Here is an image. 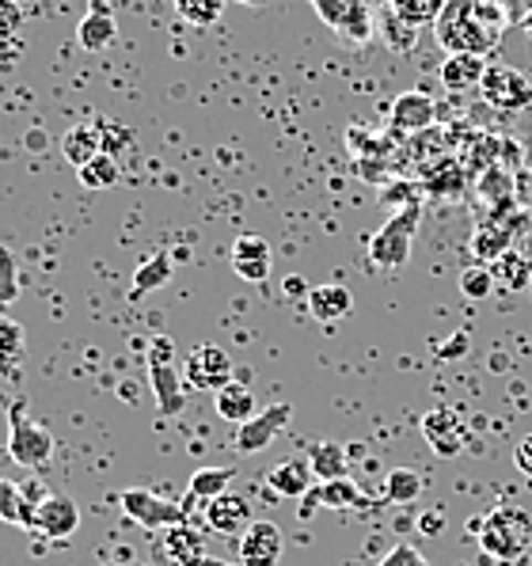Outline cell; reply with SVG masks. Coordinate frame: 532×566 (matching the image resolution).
<instances>
[{"instance_id":"cell-1","label":"cell","mask_w":532,"mask_h":566,"mask_svg":"<svg viewBox=\"0 0 532 566\" xmlns=\"http://www.w3.org/2000/svg\"><path fill=\"white\" fill-rule=\"evenodd\" d=\"M505 34V8L499 0H445L438 20H434V39L445 54H476L487 57L499 50Z\"/></svg>"},{"instance_id":"cell-2","label":"cell","mask_w":532,"mask_h":566,"mask_svg":"<svg viewBox=\"0 0 532 566\" xmlns=\"http://www.w3.org/2000/svg\"><path fill=\"white\" fill-rule=\"evenodd\" d=\"M483 555L499 563H518L532 547V513L521 506H494L487 517L472 521Z\"/></svg>"},{"instance_id":"cell-3","label":"cell","mask_w":532,"mask_h":566,"mask_svg":"<svg viewBox=\"0 0 532 566\" xmlns=\"http://www.w3.org/2000/svg\"><path fill=\"white\" fill-rule=\"evenodd\" d=\"M423 221V209L415 202L404 206L396 217H388L385 229H377L369 240H365V255L377 270H399L411 259V240H415V229Z\"/></svg>"},{"instance_id":"cell-4","label":"cell","mask_w":532,"mask_h":566,"mask_svg":"<svg viewBox=\"0 0 532 566\" xmlns=\"http://www.w3.org/2000/svg\"><path fill=\"white\" fill-rule=\"evenodd\" d=\"M8 457L20 468H28V472L46 468L50 460H54V433H50L46 426L31 422L23 399H15V403L8 407Z\"/></svg>"},{"instance_id":"cell-5","label":"cell","mask_w":532,"mask_h":566,"mask_svg":"<svg viewBox=\"0 0 532 566\" xmlns=\"http://www.w3.org/2000/svg\"><path fill=\"white\" fill-rule=\"evenodd\" d=\"M118 506L129 521H137V525L148 528V533H156V528L187 525V506H182V502H171V499H164V494L142 491V486L122 491Z\"/></svg>"},{"instance_id":"cell-6","label":"cell","mask_w":532,"mask_h":566,"mask_svg":"<svg viewBox=\"0 0 532 566\" xmlns=\"http://www.w3.org/2000/svg\"><path fill=\"white\" fill-rule=\"evenodd\" d=\"M182 380L195 391H221L232 385V358L213 343H202L182 358Z\"/></svg>"},{"instance_id":"cell-7","label":"cell","mask_w":532,"mask_h":566,"mask_svg":"<svg viewBox=\"0 0 532 566\" xmlns=\"http://www.w3.org/2000/svg\"><path fill=\"white\" fill-rule=\"evenodd\" d=\"M479 95L499 111H521L532 103V84L525 73L510 65H487L483 81H479Z\"/></svg>"},{"instance_id":"cell-8","label":"cell","mask_w":532,"mask_h":566,"mask_svg":"<svg viewBox=\"0 0 532 566\" xmlns=\"http://www.w3.org/2000/svg\"><path fill=\"white\" fill-rule=\"evenodd\" d=\"M282 552H285V533L274 521H251L237 536L240 566H278L282 563Z\"/></svg>"},{"instance_id":"cell-9","label":"cell","mask_w":532,"mask_h":566,"mask_svg":"<svg viewBox=\"0 0 532 566\" xmlns=\"http://www.w3.org/2000/svg\"><path fill=\"white\" fill-rule=\"evenodd\" d=\"M290 418H293V403H270L255 418H251V422L237 426V438H232V446H237L240 457H255V452H263L270 441L285 430V422H290Z\"/></svg>"},{"instance_id":"cell-10","label":"cell","mask_w":532,"mask_h":566,"mask_svg":"<svg viewBox=\"0 0 532 566\" xmlns=\"http://www.w3.org/2000/svg\"><path fill=\"white\" fill-rule=\"evenodd\" d=\"M423 438L438 457L452 460L468 449V426L460 422V415L449 411V407H434V411L423 415Z\"/></svg>"},{"instance_id":"cell-11","label":"cell","mask_w":532,"mask_h":566,"mask_svg":"<svg viewBox=\"0 0 532 566\" xmlns=\"http://www.w3.org/2000/svg\"><path fill=\"white\" fill-rule=\"evenodd\" d=\"M31 528L46 539H69L81 528V506H76L69 494H46L34 510Z\"/></svg>"},{"instance_id":"cell-12","label":"cell","mask_w":532,"mask_h":566,"mask_svg":"<svg viewBox=\"0 0 532 566\" xmlns=\"http://www.w3.org/2000/svg\"><path fill=\"white\" fill-rule=\"evenodd\" d=\"M206 528H213V533H221V536H240L243 528L251 525V502L243 499V494H232V491H225V494H217V499H209L206 502Z\"/></svg>"},{"instance_id":"cell-13","label":"cell","mask_w":532,"mask_h":566,"mask_svg":"<svg viewBox=\"0 0 532 566\" xmlns=\"http://www.w3.org/2000/svg\"><path fill=\"white\" fill-rule=\"evenodd\" d=\"M148 385L160 418H176L182 411V369L176 361H148Z\"/></svg>"},{"instance_id":"cell-14","label":"cell","mask_w":532,"mask_h":566,"mask_svg":"<svg viewBox=\"0 0 532 566\" xmlns=\"http://www.w3.org/2000/svg\"><path fill=\"white\" fill-rule=\"evenodd\" d=\"M392 115V126L399 129V134H423L426 126H434V118H438V107H434V99L426 92H404L396 95V103L388 107Z\"/></svg>"},{"instance_id":"cell-15","label":"cell","mask_w":532,"mask_h":566,"mask_svg":"<svg viewBox=\"0 0 532 566\" xmlns=\"http://www.w3.org/2000/svg\"><path fill=\"white\" fill-rule=\"evenodd\" d=\"M304 301H309V316L316 319V324H324V327H335L338 319H346V316H351V308H354L351 290H346V285H335V282L312 285V293Z\"/></svg>"},{"instance_id":"cell-16","label":"cell","mask_w":532,"mask_h":566,"mask_svg":"<svg viewBox=\"0 0 532 566\" xmlns=\"http://www.w3.org/2000/svg\"><path fill=\"white\" fill-rule=\"evenodd\" d=\"M232 270L243 282H267L270 277V243L255 232L232 243Z\"/></svg>"},{"instance_id":"cell-17","label":"cell","mask_w":532,"mask_h":566,"mask_svg":"<svg viewBox=\"0 0 532 566\" xmlns=\"http://www.w3.org/2000/svg\"><path fill=\"white\" fill-rule=\"evenodd\" d=\"M312 468H309V460H301V457H293V460H282V464H274L267 472V486L278 494V499H309V491L316 483H312Z\"/></svg>"},{"instance_id":"cell-18","label":"cell","mask_w":532,"mask_h":566,"mask_svg":"<svg viewBox=\"0 0 532 566\" xmlns=\"http://www.w3.org/2000/svg\"><path fill=\"white\" fill-rule=\"evenodd\" d=\"M103 153V129L92 126V122H76L61 134V156H65L73 168H84L88 160Z\"/></svg>"},{"instance_id":"cell-19","label":"cell","mask_w":532,"mask_h":566,"mask_svg":"<svg viewBox=\"0 0 532 566\" xmlns=\"http://www.w3.org/2000/svg\"><path fill=\"white\" fill-rule=\"evenodd\" d=\"M483 73H487V61L476 54H449L441 61V84L449 92H468V88L479 92Z\"/></svg>"},{"instance_id":"cell-20","label":"cell","mask_w":532,"mask_h":566,"mask_svg":"<svg viewBox=\"0 0 532 566\" xmlns=\"http://www.w3.org/2000/svg\"><path fill=\"white\" fill-rule=\"evenodd\" d=\"M491 274H494V285L505 293H521V290H532V259L525 251H505L491 263Z\"/></svg>"},{"instance_id":"cell-21","label":"cell","mask_w":532,"mask_h":566,"mask_svg":"<svg viewBox=\"0 0 532 566\" xmlns=\"http://www.w3.org/2000/svg\"><path fill=\"white\" fill-rule=\"evenodd\" d=\"M217 415L225 418V422H251V418L259 415V403H255V391H251L248 385H225L221 391H217Z\"/></svg>"},{"instance_id":"cell-22","label":"cell","mask_w":532,"mask_h":566,"mask_svg":"<svg viewBox=\"0 0 532 566\" xmlns=\"http://www.w3.org/2000/svg\"><path fill=\"white\" fill-rule=\"evenodd\" d=\"M164 555H168L171 563H179V566H198L206 559L202 536H198L190 525L168 528V536H164Z\"/></svg>"},{"instance_id":"cell-23","label":"cell","mask_w":532,"mask_h":566,"mask_svg":"<svg viewBox=\"0 0 532 566\" xmlns=\"http://www.w3.org/2000/svg\"><path fill=\"white\" fill-rule=\"evenodd\" d=\"M309 468L320 483H331V479H343L346 475V449L338 441H316L309 449Z\"/></svg>"},{"instance_id":"cell-24","label":"cell","mask_w":532,"mask_h":566,"mask_svg":"<svg viewBox=\"0 0 532 566\" xmlns=\"http://www.w3.org/2000/svg\"><path fill=\"white\" fill-rule=\"evenodd\" d=\"M309 502H320V506H335V510H351V506H362V491L351 475L343 479H331V483H316L309 491Z\"/></svg>"},{"instance_id":"cell-25","label":"cell","mask_w":532,"mask_h":566,"mask_svg":"<svg viewBox=\"0 0 532 566\" xmlns=\"http://www.w3.org/2000/svg\"><path fill=\"white\" fill-rule=\"evenodd\" d=\"M168 277H171V255L168 251H156L153 259H145V263L134 270V290H129V301H142L148 290H160Z\"/></svg>"},{"instance_id":"cell-26","label":"cell","mask_w":532,"mask_h":566,"mask_svg":"<svg viewBox=\"0 0 532 566\" xmlns=\"http://www.w3.org/2000/svg\"><path fill=\"white\" fill-rule=\"evenodd\" d=\"M115 15H95L88 12L81 20V28H76V39H81V46L84 50H92V54H100V50H107L111 42H115Z\"/></svg>"},{"instance_id":"cell-27","label":"cell","mask_w":532,"mask_h":566,"mask_svg":"<svg viewBox=\"0 0 532 566\" xmlns=\"http://www.w3.org/2000/svg\"><path fill=\"white\" fill-rule=\"evenodd\" d=\"M0 521H4V525H23V528H31V521H34V510L28 506V499H23L20 483H12V479H0Z\"/></svg>"},{"instance_id":"cell-28","label":"cell","mask_w":532,"mask_h":566,"mask_svg":"<svg viewBox=\"0 0 532 566\" xmlns=\"http://www.w3.org/2000/svg\"><path fill=\"white\" fill-rule=\"evenodd\" d=\"M76 179H81V187H88V190H107L122 179V168L111 153H100L95 160L84 164V168H76Z\"/></svg>"},{"instance_id":"cell-29","label":"cell","mask_w":532,"mask_h":566,"mask_svg":"<svg viewBox=\"0 0 532 566\" xmlns=\"http://www.w3.org/2000/svg\"><path fill=\"white\" fill-rule=\"evenodd\" d=\"M423 494V475L415 468H392L385 475V499L396 502V506H407Z\"/></svg>"},{"instance_id":"cell-30","label":"cell","mask_w":532,"mask_h":566,"mask_svg":"<svg viewBox=\"0 0 532 566\" xmlns=\"http://www.w3.org/2000/svg\"><path fill=\"white\" fill-rule=\"evenodd\" d=\"M232 479H237V468H202V472L190 475V499H217V494L229 491Z\"/></svg>"},{"instance_id":"cell-31","label":"cell","mask_w":532,"mask_h":566,"mask_svg":"<svg viewBox=\"0 0 532 566\" xmlns=\"http://www.w3.org/2000/svg\"><path fill=\"white\" fill-rule=\"evenodd\" d=\"M229 0H176V15L190 28H213Z\"/></svg>"},{"instance_id":"cell-32","label":"cell","mask_w":532,"mask_h":566,"mask_svg":"<svg viewBox=\"0 0 532 566\" xmlns=\"http://www.w3.org/2000/svg\"><path fill=\"white\" fill-rule=\"evenodd\" d=\"M338 34H343V42H351V46H365V42L373 39V20H369V4H365V0H351Z\"/></svg>"},{"instance_id":"cell-33","label":"cell","mask_w":532,"mask_h":566,"mask_svg":"<svg viewBox=\"0 0 532 566\" xmlns=\"http://www.w3.org/2000/svg\"><path fill=\"white\" fill-rule=\"evenodd\" d=\"M20 358H23V327L15 319L0 316V369L12 373Z\"/></svg>"},{"instance_id":"cell-34","label":"cell","mask_w":532,"mask_h":566,"mask_svg":"<svg viewBox=\"0 0 532 566\" xmlns=\"http://www.w3.org/2000/svg\"><path fill=\"white\" fill-rule=\"evenodd\" d=\"M20 301V266L8 248H0V316Z\"/></svg>"},{"instance_id":"cell-35","label":"cell","mask_w":532,"mask_h":566,"mask_svg":"<svg viewBox=\"0 0 532 566\" xmlns=\"http://www.w3.org/2000/svg\"><path fill=\"white\" fill-rule=\"evenodd\" d=\"M460 293H465L468 301H487V297H491V293H494L491 266H483V263L468 266L465 274H460Z\"/></svg>"},{"instance_id":"cell-36","label":"cell","mask_w":532,"mask_h":566,"mask_svg":"<svg viewBox=\"0 0 532 566\" xmlns=\"http://www.w3.org/2000/svg\"><path fill=\"white\" fill-rule=\"evenodd\" d=\"M472 251L479 259H487V266L494 263L499 255L510 251V240H505V232H494V229H479L476 240H472Z\"/></svg>"},{"instance_id":"cell-37","label":"cell","mask_w":532,"mask_h":566,"mask_svg":"<svg viewBox=\"0 0 532 566\" xmlns=\"http://www.w3.org/2000/svg\"><path fill=\"white\" fill-rule=\"evenodd\" d=\"M377 566H430V559H426L415 544H396Z\"/></svg>"},{"instance_id":"cell-38","label":"cell","mask_w":532,"mask_h":566,"mask_svg":"<svg viewBox=\"0 0 532 566\" xmlns=\"http://www.w3.org/2000/svg\"><path fill=\"white\" fill-rule=\"evenodd\" d=\"M312 8H316V15L327 23V28H343V20H346V8H351V0H309Z\"/></svg>"},{"instance_id":"cell-39","label":"cell","mask_w":532,"mask_h":566,"mask_svg":"<svg viewBox=\"0 0 532 566\" xmlns=\"http://www.w3.org/2000/svg\"><path fill=\"white\" fill-rule=\"evenodd\" d=\"M23 23V8L20 0H0V39H8V34H15Z\"/></svg>"},{"instance_id":"cell-40","label":"cell","mask_w":532,"mask_h":566,"mask_svg":"<svg viewBox=\"0 0 532 566\" xmlns=\"http://www.w3.org/2000/svg\"><path fill=\"white\" fill-rule=\"evenodd\" d=\"M513 464H518L521 475L532 479V433H529V438H521L518 446H513Z\"/></svg>"},{"instance_id":"cell-41","label":"cell","mask_w":532,"mask_h":566,"mask_svg":"<svg viewBox=\"0 0 532 566\" xmlns=\"http://www.w3.org/2000/svg\"><path fill=\"white\" fill-rule=\"evenodd\" d=\"M282 290H285V297H309V293H312L309 285H304V277H296V274L285 277Z\"/></svg>"},{"instance_id":"cell-42","label":"cell","mask_w":532,"mask_h":566,"mask_svg":"<svg viewBox=\"0 0 532 566\" xmlns=\"http://www.w3.org/2000/svg\"><path fill=\"white\" fill-rule=\"evenodd\" d=\"M418 528H423V533H441L445 517L441 513H423V517H418Z\"/></svg>"},{"instance_id":"cell-43","label":"cell","mask_w":532,"mask_h":566,"mask_svg":"<svg viewBox=\"0 0 532 566\" xmlns=\"http://www.w3.org/2000/svg\"><path fill=\"white\" fill-rule=\"evenodd\" d=\"M468 350V338L465 335H457L449 346H441V358H452V354H465Z\"/></svg>"},{"instance_id":"cell-44","label":"cell","mask_w":532,"mask_h":566,"mask_svg":"<svg viewBox=\"0 0 532 566\" xmlns=\"http://www.w3.org/2000/svg\"><path fill=\"white\" fill-rule=\"evenodd\" d=\"M88 12H95V15H111V4H107V0H88Z\"/></svg>"},{"instance_id":"cell-45","label":"cell","mask_w":532,"mask_h":566,"mask_svg":"<svg viewBox=\"0 0 532 566\" xmlns=\"http://www.w3.org/2000/svg\"><path fill=\"white\" fill-rule=\"evenodd\" d=\"M198 566H232V563H221V559H209V555H206V559L202 563H198ZM240 566V563H237Z\"/></svg>"},{"instance_id":"cell-46","label":"cell","mask_w":532,"mask_h":566,"mask_svg":"<svg viewBox=\"0 0 532 566\" xmlns=\"http://www.w3.org/2000/svg\"><path fill=\"white\" fill-rule=\"evenodd\" d=\"M237 4H248V8H263L267 0H237Z\"/></svg>"}]
</instances>
